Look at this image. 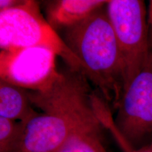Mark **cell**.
<instances>
[{
    "label": "cell",
    "instance_id": "6da1fadb",
    "mask_svg": "<svg viewBox=\"0 0 152 152\" xmlns=\"http://www.w3.org/2000/svg\"><path fill=\"white\" fill-rule=\"evenodd\" d=\"M28 94L34 107L42 113L26 123L18 151L57 152L82 127L95 122L106 128L111 125L109 105L99 93L93 92L81 71L69 67L59 71L49 88L28 91Z\"/></svg>",
    "mask_w": 152,
    "mask_h": 152
},
{
    "label": "cell",
    "instance_id": "7a4b0ae2",
    "mask_svg": "<svg viewBox=\"0 0 152 152\" xmlns=\"http://www.w3.org/2000/svg\"><path fill=\"white\" fill-rule=\"evenodd\" d=\"M61 37L83 64L84 75L116 111L123 93V64L106 5L64 30Z\"/></svg>",
    "mask_w": 152,
    "mask_h": 152
},
{
    "label": "cell",
    "instance_id": "3957f363",
    "mask_svg": "<svg viewBox=\"0 0 152 152\" xmlns=\"http://www.w3.org/2000/svg\"><path fill=\"white\" fill-rule=\"evenodd\" d=\"M25 47L50 49L68 67L84 74L83 64L42 14L39 3L33 0H25L15 8L0 11L1 50Z\"/></svg>",
    "mask_w": 152,
    "mask_h": 152
},
{
    "label": "cell",
    "instance_id": "277c9868",
    "mask_svg": "<svg viewBox=\"0 0 152 152\" xmlns=\"http://www.w3.org/2000/svg\"><path fill=\"white\" fill-rule=\"evenodd\" d=\"M117 142L124 152L152 142V52L123 92L113 118Z\"/></svg>",
    "mask_w": 152,
    "mask_h": 152
},
{
    "label": "cell",
    "instance_id": "5b68a950",
    "mask_svg": "<svg viewBox=\"0 0 152 152\" xmlns=\"http://www.w3.org/2000/svg\"><path fill=\"white\" fill-rule=\"evenodd\" d=\"M106 11L122 60L124 92L151 53L147 9L142 0H110Z\"/></svg>",
    "mask_w": 152,
    "mask_h": 152
},
{
    "label": "cell",
    "instance_id": "8992f818",
    "mask_svg": "<svg viewBox=\"0 0 152 152\" xmlns=\"http://www.w3.org/2000/svg\"><path fill=\"white\" fill-rule=\"evenodd\" d=\"M57 55L43 47L1 50L0 80L33 92H40L53 85L59 74Z\"/></svg>",
    "mask_w": 152,
    "mask_h": 152
},
{
    "label": "cell",
    "instance_id": "52a82bcc",
    "mask_svg": "<svg viewBox=\"0 0 152 152\" xmlns=\"http://www.w3.org/2000/svg\"><path fill=\"white\" fill-rule=\"evenodd\" d=\"M105 0H58L49 2L47 20L56 30L79 23L107 4Z\"/></svg>",
    "mask_w": 152,
    "mask_h": 152
},
{
    "label": "cell",
    "instance_id": "ba28073f",
    "mask_svg": "<svg viewBox=\"0 0 152 152\" xmlns=\"http://www.w3.org/2000/svg\"><path fill=\"white\" fill-rule=\"evenodd\" d=\"M38 114L28 90L0 80V116L27 123Z\"/></svg>",
    "mask_w": 152,
    "mask_h": 152
},
{
    "label": "cell",
    "instance_id": "9c48e42d",
    "mask_svg": "<svg viewBox=\"0 0 152 152\" xmlns=\"http://www.w3.org/2000/svg\"><path fill=\"white\" fill-rule=\"evenodd\" d=\"M102 122L87 124L75 131L57 152H109L104 144Z\"/></svg>",
    "mask_w": 152,
    "mask_h": 152
},
{
    "label": "cell",
    "instance_id": "30bf717a",
    "mask_svg": "<svg viewBox=\"0 0 152 152\" xmlns=\"http://www.w3.org/2000/svg\"><path fill=\"white\" fill-rule=\"evenodd\" d=\"M26 123L0 116V152L18 151Z\"/></svg>",
    "mask_w": 152,
    "mask_h": 152
},
{
    "label": "cell",
    "instance_id": "8fae6325",
    "mask_svg": "<svg viewBox=\"0 0 152 152\" xmlns=\"http://www.w3.org/2000/svg\"><path fill=\"white\" fill-rule=\"evenodd\" d=\"M25 0H0V11L15 8L22 4Z\"/></svg>",
    "mask_w": 152,
    "mask_h": 152
},
{
    "label": "cell",
    "instance_id": "7c38bea8",
    "mask_svg": "<svg viewBox=\"0 0 152 152\" xmlns=\"http://www.w3.org/2000/svg\"><path fill=\"white\" fill-rule=\"evenodd\" d=\"M148 13V23H149V27L152 28V0L149 1V9L147 10Z\"/></svg>",
    "mask_w": 152,
    "mask_h": 152
},
{
    "label": "cell",
    "instance_id": "4fadbf2b",
    "mask_svg": "<svg viewBox=\"0 0 152 152\" xmlns=\"http://www.w3.org/2000/svg\"><path fill=\"white\" fill-rule=\"evenodd\" d=\"M132 152H152V142L151 144L145 146V147H143Z\"/></svg>",
    "mask_w": 152,
    "mask_h": 152
},
{
    "label": "cell",
    "instance_id": "5bb4252c",
    "mask_svg": "<svg viewBox=\"0 0 152 152\" xmlns=\"http://www.w3.org/2000/svg\"><path fill=\"white\" fill-rule=\"evenodd\" d=\"M151 31H152V28H151Z\"/></svg>",
    "mask_w": 152,
    "mask_h": 152
},
{
    "label": "cell",
    "instance_id": "9a60e30c",
    "mask_svg": "<svg viewBox=\"0 0 152 152\" xmlns=\"http://www.w3.org/2000/svg\"><path fill=\"white\" fill-rule=\"evenodd\" d=\"M18 152H20V151H18Z\"/></svg>",
    "mask_w": 152,
    "mask_h": 152
}]
</instances>
